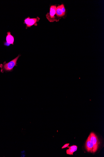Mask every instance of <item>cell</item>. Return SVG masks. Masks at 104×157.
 Wrapping results in <instances>:
<instances>
[{"label":"cell","instance_id":"cell-1","mask_svg":"<svg viewBox=\"0 0 104 157\" xmlns=\"http://www.w3.org/2000/svg\"><path fill=\"white\" fill-rule=\"evenodd\" d=\"M21 55H19L12 60L8 63L5 62L3 64L0 65V68H1V72L3 73L4 72H12L13 70L14 67L17 66V61Z\"/></svg>","mask_w":104,"mask_h":157},{"label":"cell","instance_id":"cell-2","mask_svg":"<svg viewBox=\"0 0 104 157\" xmlns=\"http://www.w3.org/2000/svg\"><path fill=\"white\" fill-rule=\"evenodd\" d=\"M56 5L51 6L50 7V12L46 14V17L50 22H53L56 20L55 15L56 14Z\"/></svg>","mask_w":104,"mask_h":157},{"label":"cell","instance_id":"cell-3","mask_svg":"<svg viewBox=\"0 0 104 157\" xmlns=\"http://www.w3.org/2000/svg\"><path fill=\"white\" fill-rule=\"evenodd\" d=\"M91 140L94 145L93 153L97 151L99 145V141L97 137L96 134L93 132H91L90 134Z\"/></svg>","mask_w":104,"mask_h":157},{"label":"cell","instance_id":"cell-4","mask_svg":"<svg viewBox=\"0 0 104 157\" xmlns=\"http://www.w3.org/2000/svg\"><path fill=\"white\" fill-rule=\"evenodd\" d=\"M40 19L38 17L37 18H30V17L24 20V23L26 25L27 28L30 27L34 25H37V23Z\"/></svg>","mask_w":104,"mask_h":157},{"label":"cell","instance_id":"cell-5","mask_svg":"<svg viewBox=\"0 0 104 157\" xmlns=\"http://www.w3.org/2000/svg\"><path fill=\"white\" fill-rule=\"evenodd\" d=\"M66 10L63 4L58 6L56 7V14L57 16L59 17H62L65 15Z\"/></svg>","mask_w":104,"mask_h":157},{"label":"cell","instance_id":"cell-6","mask_svg":"<svg viewBox=\"0 0 104 157\" xmlns=\"http://www.w3.org/2000/svg\"><path fill=\"white\" fill-rule=\"evenodd\" d=\"M7 35L6 37V42H5L4 45L7 46H9L11 44L13 45L14 38L11 34V32L9 31L7 33Z\"/></svg>","mask_w":104,"mask_h":157},{"label":"cell","instance_id":"cell-7","mask_svg":"<svg viewBox=\"0 0 104 157\" xmlns=\"http://www.w3.org/2000/svg\"><path fill=\"white\" fill-rule=\"evenodd\" d=\"M85 146L86 149L88 152L93 153L94 145L91 140L90 134L86 141Z\"/></svg>","mask_w":104,"mask_h":157},{"label":"cell","instance_id":"cell-8","mask_svg":"<svg viewBox=\"0 0 104 157\" xmlns=\"http://www.w3.org/2000/svg\"><path fill=\"white\" fill-rule=\"evenodd\" d=\"M78 147L76 145H73L69 147V149L66 150V153L67 154L73 155V153L76 152L77 149Z\"/></svg>","mask_w":104,"mask_h":157},{"label":"cell","instance_id":"cell-9","mask_svg":"<svg viewBox=\"0 0 104 157\" xmlns=\"http://www.w3.org/2000/svg\"><path fill=\"white\" fill-rule=\"evenodd\" d=\"M21 157H25L26 156V152L25 150L21 151Z\"/></svg>","mask_w":104,"mask_h":157},{"label":"cell","instance_id":"cell-10","mask_svg":"<svg viewBox=\"0 0 104 157\" xmlns=\"http://www.w3.org/2000/svg\"><path fill=\"white\" fill-rule=\"evenodd\" d=\"M70 144H66L65 145H64L63 147H62V149H63L64 148H66L68 147L69 145Z\"/></svg>","mask_w":104,"mask_h":157}]
</instances>
